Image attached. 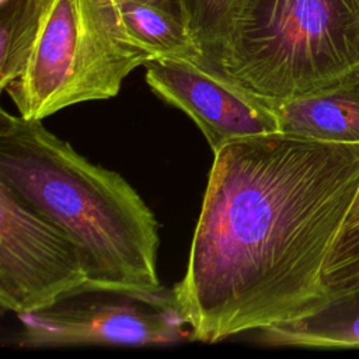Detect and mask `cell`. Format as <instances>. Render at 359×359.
Here are the masks:
<instances>
[{"label":"cell","instance_id":"obj_13","mask_svg":"<svg viewBox=\"0 0 359 359\" xmlns=\"http://www.w3.org/2000/svg\"><path fill=\"white\" fill-rule=\"evenodd\" d=\"M189 34L205 63L216 49L230 10L231 0H181Z\"/></svg>","mask_w":359,"mask_h":359},{"label":"cell","instance_id":"obj_2","mask_svg":"<svg viewBox=\"0 0 359 359\" xmlns=\"http://www.w3.org/2000/svg\"><path fill=\"white\" fill-rule=\"evenodd\" d=\"M0 181L76 244L87 289L140 294L164 289L154 213L122 175L79 154L42 121L0 111Z\"/></svg>","mask_w":359,"mask_h":359},{"label":"cell","instance_id":"obj_10","mask_svg":"<svg viewBox=\"0 0 359 359\" xmlns=\"http://www.w3.org/2000/svg\"><path fill=\"white\" fill-rule=\"evenodd\" d=\"M112 4L128 38L153 59L172 57L199 62L198 48L182 18L137 0H119Z\"/></svg>","mask_w":359,"mask_h":359},{"label":"cell","instance_id":"obj_3","mask_svg":"<svg viewBox=\"0 0 359 359\" xmlns=\"http://www.w3.org/2000/svg\"><path fill=\"white\" fill-rule=\"evenodd\" d=\"M280 104L359 81V0H231L222 38L199 63Z\"/></svg>","mask_w":359,"mask_h":359},{"label":"cell","instance_id":"obj_6","mask_svg":"<svg viewBox=\"0 0 359 359\" xmlns=\"http://www.w3.org/2000/svg\"><path fill=\"white\" fill-rule=\"evenodd\" d=\"M87 289L76 244L0 181V306L20 314L55 306Z\"/></svg>","mask_w":359,"mask_h":359},{"label":"cell","instance_id":"obj_11","mask_svg":"<svg viewBox=\"0 0 359 359\" xmlns=\"http://www.w3.org/2000/svg\"><path fill=\"white\" fill-rule=\"evenodd\" d=\"M52 0H0V88L21 76Z\"/></svg>","mask_w":359,"mask_h":359},{"label":"cell","instance_id":"obj_9","mask_svg":"<svg viewBox=\"0 0 359 359\" xmlns=\"http://www.w3.org/2000/svg\"><path fill=\"white\" fill-rule=\"evenodd\" d=\"M255 337L272 346L359 348V290L334 296L302 318L258 330Z\"/></svg>","mask_w":359,"mask_h":359},{"label":"cell","instance_id":"obj_1","mask_svg":"<svg viewBox=\"0 0 359 359\" xmlns=\"http://www.w3.org/2000/svg\"><path fill=\"white\" fill-rule=\"evenodd\" d=\"M359 188V143L283 132L213 153L177 303L202 342L302 318Z\"/></svg>","mask_w":359,"mask_h":359},{"label":"cell","instance_id":"obj_14","mask_svg":"<svg viewBox=\"0 0 359 359\" xmlns=\"http://www.w3.org/2000/svg\"><path fill=\"white\" fill-rule=\"evenodd\" d=\"M112 1H119V0H112ZM137 1H143V3H149V4H153V6L161 7V8L172 13L174 15H177V17H180V18H182L185 21L184 8H182L181 0H137Z\"/></svg>","mask_w":359,"mask_h":359},{"label":"cell","instance_id":"obj_8","mask_svg":"<svg viewBox=\"0 0 359 359\" xmlns=\"http://www.w3.org/2000/svg\"><path fill=\"white\" fill-rule=\"evenodd\" d=\"M271 107L283 133L334 143H359V81Z\"/></svg>","mask_w":359,"mask_h":359},{"label":"cell","instance_id":"obj_12","mask_svg":"<svg viewBox=\"0 0 359 359\" xmlns=\"http://www.w3.org/2000/svg\"><path fill=\"white\" fill-rule=\"evenodd\" d=\"M323 282L330 299L359 290V188L325 259Z\"/></svg>","mask_w":359,"mask_h":359},{"label":"cell","instance_id":"obj_4","mask_svg":"<svg viewBox=\"0 0 359 359\" xmlns=\"http://www.w3.org/2000/svg\"><path fill=\"white\" fill-rule=\"evenodd\" d=\"M151 59L128 38L111 0H52L24 72L4 91L22 118L42 121L115 97Z\"/></svg>","mask_w":359,"mask_h":359},{"label":"cell","instance_id":"obj_7","mask_svg":"<svg viewBox=\"0 0 359 359\" xmlns=\"http://www.w3.org/2000/svg\"><path fill=\"white\" fill-rule=\"evenodd\" d=\"M144 67L151 91L185 112L213 153L234 140L280 132L271 104L196 62L158 57L149 60Z\"/></svg>","mask_w":359,"mask_h":359},{"label":"cell","instance_id":"obj_5","mask_svg":"<svg viewBox=\"0 0 359 359\" xmlns=\"http://www.w3.org/2000/svg\"><path fill=\"white\" fill-rule=\"evenodd\" d=\"M13 344L24 348L77 345H164L194 341L174 290L150 294L108 292L84 299V290L55 306L17 316Z\"/></svg>","mask_w":359,"mask_h":359}]
</instances>
